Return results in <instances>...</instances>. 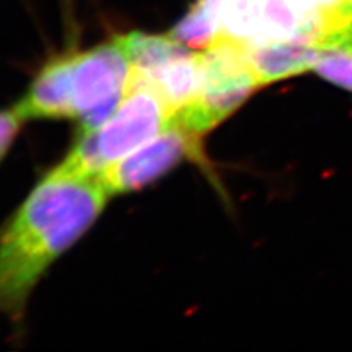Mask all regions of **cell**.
<instances>
[{
	"label": "cell",
	"instance_id": "cell-5",
	"mask_svg": "<svg viewBox=\"0 0 352 352\" xmlns=\"http://www.w3.org/2000/svg\"><path fill=\"white\" fill-rule=\"evenodd\" d=\"M119 38L132 71L156 87L176 112L195 100L201 84L200 53L191 52L170 36L134 31Z\"/></svg>",
	"mask_w": 352,
	"mask_h": 352
},
{
	"label": "cell",
	"instance_id": "cell-8",
	"mask_svg": "<svg viewBox=\"0 0 352 352\" xmlns=\"http://www.w3.org/2000/svg\"><path fill=\"white\" fill-rule=\"evenodd\" d=\"M242 46L260 87L313 69L322 50L320 43L308 38L242 43Z\"/></svg>",
	"mask_w": 352,
	"mask_h": 352
},
{
	"label": "cell",
	"instance_id": "cell-9",
	"mask_svg": "<svg viewBox=\"0 0 352 352\" xmlns=\"http://www.w3.org/2000/svg\"><path fill=\"white\" fill-rule=\"evenodd\" d=\"M228 0H198L170 30L169 36L190 49H206L222 30Z\"/></svg>",
	"mask_w": 352,
	"mask_h": 352
},
{
	"label": "cell",
	"instance_id": "cell-1",
	"mask_svg": "<svg viewBox=\"0 0 352 352\" xmlns=\"http://www.w3.org/2000/svg\"><path fill=\"white\" fill-rule=\"evenodd\" d=\"M109 197L100 178L59 166L46 175L0 239V313L21 317L41 274L85 234Z\"/></svg>",
	"mask_w": 352,
	"mask_h": 352
},
{
	"label": "cell",
	"instance_id": "cell-4",
	"mask_svg": "<svg viewBox=\"0 0 352 352\" xmlns=\"http://www.w3.org/2000/svg\"><path fill=\"white\" fill-rule=\"evenodd\" d=\"M132 63L119 37L91 50L74 53L72 106L80 132L104 125L124 100Z\"/></svg>",
	"mask_w": 352,
	"mask_h": 352
},
{
	"label": "cell",
	"instance_id": "cell-7",
	"mask_svg": "<svg viewBox=\"0 0 352 352\" xmlns=\"http://www.w3.org/2000/svg\"><path fill=\"white\" fill-rule=\"evenodd\" d=\"M74 53L54 58L38 72L15 110L22 119L75 118L72 106Z\"/></svg>",
	"mask_w": 352,
	"mask_h": 352
},
{
	"label": "cell",
	"instance_id": "cell-12",
	"mask_svg": "<svg viewBox=\"0 0 352 352\" xmlns=\"http://www.w3.org/2000/svg\"><path fill=\"white\" fill-rule=\"evenodd\" d=\"M348 3V12H349V19H351V28H352V0H346Z\"/></svg>",
	"mask_w": 352,
	"mask_h": 352
},
{
	"label": "cell",
	"instance_id": "cell-11",
	"mask_svg": "<svg viewBox=\"0 0 352 352\" xmlns=\"http://www.w3.org/2000/svg\"><path fill=\"white\" fill-rule=\"evenodd\" d=\"M22 118L16 113V110H3L0 112V160L6 154L9 146L19 129Z\"/></svg>",
	"mask_w": 352,
	"mask_h": 352
},
{
	"label": "cell",
	"instance_id": "cell-6",
	"mask_svg": "<svg viewBox=\"0 0 352 352\" xmlns=\"http://www.w3.org/2000/svg\"><path fill=\"white\" fill-rule=\"evenodd\" d=\"M200 157V135L175 122L140 150L115 162L100 175L109 195L135 191L156 181L185 159Z\"/></svg>",
	"mask_w": 352,
	"mask_h": 352
},
{
	"label": "cell",
	"instance_id": "cell-3",
	"mask_svg": "<svg viewBox=\"0 0 352 352\" xmlns=\"http://www.w3.org/2000/svg\"><path fill=\"white\" fill-rule=\"evenodd\" d=\"M201 84L195 100L176 112V120L203 135L235 112L260 87L242 43L217 36L200 52Z\"/></svg>",
	"mask_w": 352,
	"mask_h": 352
},
{
	"label": "cell",
	"instance_id": "cell-10",
	"mask_svg": "<svg viewBox=\"0 0 352 352\" xmlns=\"http://www.w3.org/2000/svg\"><path fill=\"white\" fill-rule=\"evenodd\" d=\"M313 71L333 85L352 91V34L324 43Z\"/></svg>",
	"mask_w": 352,
	"mask_h": 352
},
{
	"label": "cell",
	"instance_id": "cell-2",
	"mask_svg": "<svg viewBox=\"0 0 352 352\" xmlns=\"http://www.w3.org/2000/svg\"><path fill=\"white\" fill-rule=\"evenodd\" d=\"M176 110L146 78L132 71L124 100L104 125L91 132H80L75 146L59 168L88 178L100 175L115 162L166 131Z\"/></svg>",
	"mask_w": 352,
	"mask_h": 352
}]
</instances>
